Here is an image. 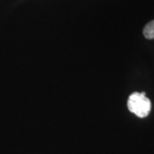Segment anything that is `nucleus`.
<instances>
[{"instance_id": "f03ea898", "label": "nucleus", "mask_w": 154, "mask_h": 154, "mask_svg": "<svg viewBox=\"0 0 154 154\" xmlns=\"http://www.w3.org/2000/svg\"><path fill=\"white\" fill-rule=\"evenodd\" d=\"M144 36L148 39L154 38V20L149 22L143 28Z\"/></svg>"}, {"instance_id": "f257e3e1", "label": "nucleus", "mask_w": 154, "mask_h": 154, "mask_svg": "<svg viewBox=\"0 0 154 154\" xmlns=\"http://www.w3.org/2000/svg\"><path fill=\"white\" fill-rule=\"evenodd\" d=\"M128 109L140 118L147 116L151 111L152 105L145 93H134L128 99Z\"/></svg>"}]
</instances>
